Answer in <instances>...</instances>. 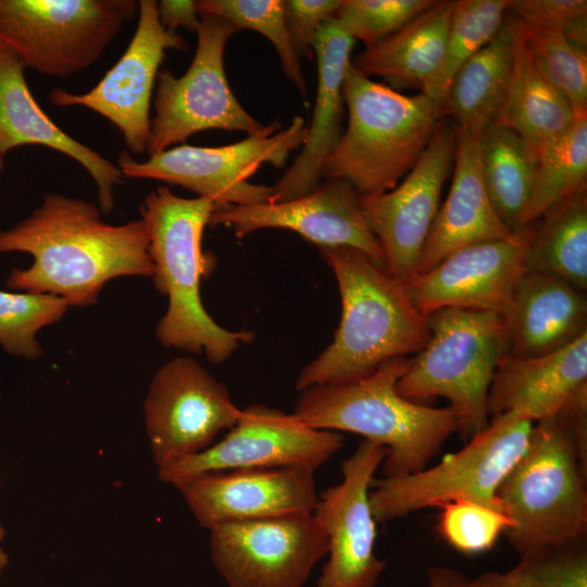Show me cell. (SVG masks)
I'll return each instance as SVG.
<instances>
[{
	"mask_svg": "<svg viewBox=\"0 0 587 587\" xmlns=\"http://www.w3.org/2000/svg\"><path fill=\"white\" fill-rule=\"evenodd\" d=\"M348 125L325 162L323 179L342 180L360 196L395 188L447 116L424 92L405 96L350 64L344 85Z\"/></svg>",
	"mask_w": 587,
	"mask_h": 587,
	"instance_id": "cell-5",
	"label": "cell"
},
{
	"mask_svg": "<svg viewBox=\"0 0 587 587\" xmlns=\"http://www.w3.org/2000/svg\"><path fill=\"white\" fill-rule=\"evenodd\" d=\"M483 179L491 203L507 227H520L528 202L537 157L511 128L491 122L478 136Z\"/></svg>",
	"mask_w": 587,
	"mask_h": 587,
	"instance_id": "cell-30",
	"label": "cell"
},
{
	"mask_svg": "<svg viewBox=\"0 0 587 587\" xmlns=\"http://www.w3.org/2000/svg\"><path fill=\"white\" fill-rule=\"evenodd\" d=\"M0 486H1V479H0Z\"/></svg>",
	"mask_w": 587,
	"mask_h": 587,
	"instance_id": "cell-45",
	"label": "cell"
},
{
	"mask_svg": "<svg viewBox=\"0 0 587 587\" xmlns=\"http://www.w3.org/2000/svg\"><path fill=\"white\" fill-rule=\"evenodd\" d=\"M434 0H342L334 20L369 49L435 4Z\"/></svg>",
	"mask_w": 587,
	"mask_h": 587,
	"instance_id": "cell-37",
	"label": "cell"
},
{
	"mask_svg": "<svg viewBox=\"0 0 587 587\" xmlns=\"http://www.w3.org/2000/svg\"><path fill=\"white\" fill-rule=\"evenodd\" d=\"M586 467L558 417L534 424L525 451L497 490L520 559L584 544Z\"/></svg>",
	"mask_w": 587,
	"mask_h": 587,
	"instance_id": "cell-6",
	"label": "cell"
},
{
	"mask_svg": "<svg viewBox=\"0 0 587 587\" xmlns=\"http://www.w3.org/2000/svg\"><path fill=\"white\" fill-rule=\"evenodd\" d=\"M174 487L208 530L226 523L309 515L319 498L314 471L302 466L213 471Z\"/></svg>",
	"mask_w": 587,
	"mask_h": 587,
	"instance_id": "cell-20",
	"label": "cell"
},
{
	"mask_svg": "<svg viewBox=\"0 0 587 587\" xmlns=\"http://www.w3.org/2000/svg\"><path fill=\"white\" fill-rule=\"evenodd\" d=\"M4 166V159H0V173L3 170Z\"/></svg>",
	"mask_w": 587,
	"mask_h": 587,
	"instance_id": "cell-44",
	"label": "cell"
},
{
	"mask_svg": "<svg viewBox=\"0 0 587 587\" xmlns=\"http://www.w3.org/2000/svg\"><path fill=\"white\" fill-rule=\"evenodd\" d=\"M513 62L514 35L505 17L497 35L455 74L445 102L447 116L477 132L495 122L508 92Z\"/></svg>",
	"mask_w": 587,
	"mask_h": 587,
	"instance_id": "cell-28",
	"label": "cell"
},
{
	"mask_svg": "<svg viewBox=\"0 0 587 587\" xmlns=\"http://www.w3.org/2000/svg\"><path fill=\"white\" fill-rule=\"evenodd\" d=\"M509 13L526 25L559 32L582 49L587 47L586 0H511Z\"/></svg>",
	"mask_w": 587,
	"mask_h": 587,
	"instance_id": "cell-39",
	"label": "cell"
},
{
	"mask_svg": "<svg viewBox=\"0 0 587 587\" xmlns=\"http://www.w3.org/2000/svg\"><path fill=\"white\" fill-rule=\"evenodd\" d=\"M344 446V436L316 429L296 414L264 404L241 409L227 435L205 450L158 470V478L175 486L213 471L302 466L315 471Z\"/></svg>",
	"mask_w": 587,
	"mask_h": 587,
	"instance_id": "cell-14",
	"label": "cell"
},
{
	"mask_svg": "<svg viewBox=\"0 0 587 587\" xmlns=\"http://www.w3.org/2000/svg\"><path fill=\"white\" fill-rule=\"evenodd\" d=\"M455 133L452 183L439 207L415 275L464 247L502 239L512 233L497 214L483 179L480 132L455 124Z\"/></svg>",
	"mask_w": 587,
	"mask_h": 587,
	"instance_id": "cell-24",
	"label": "cell"
},
{
	"mask_svg": "<svg viewBox=\"0 0 587 587\" xmlns=\"http://www.w3.org/2000/svg\"><path fill=\"white\" fill-rule=\"evenodd\" d=\"M25 66L0 42V159L14 148L43 146L70 157L93 179L102 213L114 207V188L123 174L110 160L63 132L37 103Z\"/></svg>",
	"mask_w": 587,
	"mask_h": 587,
	"instance_id": "cell-22",
	"label": "cell"
},
{
	"mask_svg": "<svg viewBox=\"0 0 587 587\" xmlns=\"http://www.w3.org/2000/svg\"><path fill=\"white\" fill-rule=\"evenodd\" d=\"M467 577L460 571L447 566H434L427 571L426 587H465Z\"/></svg>",
	"mask_w": 587,
	"mask_h": 587,
	"instance_id": "cell-42",
	"label": "cell"
},
{
	"mask_svg": "<svg viewBox=\"0 0 587 587\" xmlns=\"http://www.w3.org/2000/svg\"><path fill=\"white\" fill-rule=\"evenodd\" d=\"M526 271L551 273L586 290L587 189L559 201L534 222Z\"/></svg>",
	"mask_w": 587,
	"mask_h": 587,
	"instance_id": "cell-29",
	"label": "cell"
},
{
	"mask_svg": "<svg viewBox=\"0 0 587 587\" xmlns=\"http://www.w3.org/2000/svg\"><path fill=\"white\" fill-rule=\"evenodd\" d=\"M510 353L521 358L551 353L587 334V299L564 278L526 271L502 314Z\"/></svg>",
	"mask_w": 587,
	"mask_h": 587,
	"instance_id": "cell-25",
	"label": "cell"
},
{
	"mask_svg": "<svg viewBox=\"0 0 587 587\" xmlns=\"http://www.w3.org/2000/svg\"><path fill=\"white\" fill-rule=\"evenodd\" d=\"M209 225H223L237 238L262 228H285L320 247H351L386 268L383 250L370 230L360 195L342 180H325L310 192L283 202L217 207Z\"/></svg>",
	"mask_w": 587,
	"mask_h": 587,
	"instance_id": "cell-19",
	"label": "cell"
},
{
	"mask_svg": "<svg viewBox=\"0 0 587 587\" xmlns=\"http://www.w3.org/2000/svg\"><path fill=\"white\" fill-rule=\"evenodd\" d=\"M514 35L513 71L495 122L520 135L537 157L574 122L569 101L541 75L527 49L516 18L507 15Z\"/></svg>",
	"mask_w": 587,
	"mask_h": 587,
	"instance_id": "cell-27",
	"label": "cell"
},
{
	"mask_svg": "<svg viewBox=\"0 0 587 587\" xmlns=\"http://www.w3.org/2000/svg\"><path fill=\"white\" fill-rule=\"evenodd\" d=\"M386 453L364 439L342 462V480L317 498L312 515L326 535L328 560L316 587H374L379 579L385 563L375 553L370 491Z\"/></svg>",
	"mask_w": 587,
	"mask_h": 587,
	"instance_id": "cell-17",
	"label": "cell"
},
{
	"mask_svg": "<svg viewBox=\"0 0 587 587\" xmlns=\"http://www.w3.org/2000/svg\"><path fill=\"white\" fill-rule=\"evenodd\" d=\"M197 49L187 72L175 77L159 72L148 153H159L201 130H241L248 136L264 125L253 118L232 91L224 67L225 46L239 28L211 14H199Z\"/></svg>",
	"mask_w": 587,
	"mask_h": 587,
	"instance_id": "cell-11",
	"label": "cell"
},
{
	"mask_svg": "<svg viewBox=\"0 0 587 587\" xmlns=\"http://www.w3.org/2000/svg\"><path fill=\"white\" fill-rule=\"evenodd\" d=\"M149 238L141 220L110 224L92 202L50 192L29 216L0 230V254L25 252L27 268L7 277L12 291L50 294L67 304H95L116 277H152Z\"/></svg>",
	"mask_w": 587,
	"mask_h": 587,
	"instance_id": "cell-1",
	"label": "cell"
},
{
	"mask_svg": "<svg viewBox=\"0 0 587 587\" xmlns=\"http://www.w3.org/2000/svg\"><path fill=\"white\" fill-rule=\"evenodd\" d=\"M511 0H458L453 11L442 62L422 92L445 105L458 71L500 30Z\"/></svg>",
	"mask_w": 587,
	"mask_h": 587,
	"instance_id": "cell-32",
	"label": "cell"
},
{
	"mask_svg": "<svg viewBox=\"0 0 587 587\" xmlns=\"http://www.w3.org/2000/svg\"><path fill=\"white\" fill-rule=\"evenodd\" d=\"M440 509L438 532L452 548L466 554L490 549L510 527V520L500 507L461 499Z\"/></svg>",
	"mask_w": 587,
	"mask_h": 587,
	"instance_id": "cell-38",
	"label": "cell"
},
{
	"mask_svg": "<svg viewBox=\"0 0 587 587\" xmlns=\"http://www.w3.org/2000/svg\"><path fill=\"white\" fill-rule=\"evenodd\" d=\"M158 13L161 24L171 32L182 27L196 33L200 22L195 1L191 0H162L158 2Z\"/></svg>",
	"mask_w": 587,
	"mask_h": 587,
	"instance_id": "cell-41",
	"label": "cell"
},
{
	"mask_svg": "<svg viewBox=\"0 0 587 587\" xmlns=\"http://www.w3.org/2000/svg\"><path fill=\"white\" fill-rule=\"evenodd\" d=\"M135 13L134 0H0V42L25 68L65 78L97 62Z\"/></svg>",
	"mask_w": 587,
	"mask_h": 587,
	"instance_id": "cell-10",
	"label": "cell"
},
{
	"mask_svg": "<svg viewBox=\"0 0 587 587\" xmlns=\"http://www.w3.org/2000/svg\"><path fill=\"white\" fill-rule=\"evenodd\" d=\"M215 208L210 199L183 198L161 186L145 197L139 210L149 238L151 278L168 300L155 327L158 340L220 364L253 334L222 327L202 304L200 282L212 266V258L202 251V236Z\"/></svg>",
	"mask_w": 587,
	"mask_h": 587,
	"instance_id": "cell-3",
	"label": "cell"
},
{
	"mask_svg": "<svg viewBox=\"0 0 587 587\" xmlns=\"http://www.w3.org/2000/svg\"><path fill=\"white\" fill-rule=\"evenodd\" d=\"M240 412L226 386L198 361H167L154 373L143 402L153 463L160 470L205 450Z\"/></svg>",
	"mask_w": 587,
	"mask_h": 587,
	"instance_id": "cell-12",
	"label": "cell"
},
{
	"mask_svg": "<svg viewBox=\"0 0 587 587\" xmlns=\"http://www.w3.org/2000/svg\"><path fill=\"white\" fill-rule=\"evenodd\" d=\"M198 14L223 17L240 29H251L266 37L278 53L283 71L303 97L307 84L300 58L294 50L286 28L283 0H198Z\"/></svg>",
	"mask_w": 587,
	"mask_h": 587,
	"instance_id": "cell-35",
	"label": "cell"
},
{
	"mask_svg": "<svg viewBox=\"0 0 587 587\" xmlns=\"http://www.w3.org/2000/svg\"><path fill=\"white\" fill-rule=\"evenodd\" d=\"M534 223L508 237L464 247L404 284L413 305L428 315L454 308L503 314L526 272V252Z\"/></svg>",
	"mask_w": 587,
	"mask_h": 587,
	"instance_id": "cell-18",
	"label": "cell"
},
{
	"mask_svg": "<svg viewBox=\"0 0 587 587\" xmlns=\"http://www.w3.org/2000/svg\"><path fill=\"white\" fill-rule=\"evenodd\" d=\"M319 251L336 277L341 319L332 344L299 373L298 391L366 377L423 349L430 335L426 316L413 305L403 284L354 248Z\"/></svg>",
	"mask_w": 587,
	"mask_h": 587,
	"instance_id": "cell-2",
	"label": "cell"
},
{
	"mask_svg": "<svg viewBox=\"0 0 587 587\" xmlns=\"http://www.w3.org/2000/svg\"><path fill=\"white\" fill-rule=\"evenodd\" d=\"M5 535H7L5 528L0 523V576L3 574L4 570L7 569L9 564V554L3 548V541L5 539Z\"/></svg>",
	"mask_w": 587,
	"mask_h": 587,
	"instance_id": "cell-43",
	"label": "cell"
},
{
	"mask_svg": "<svg viewBox=\"0 0 587 587\" xmlns=\"http://www.w3.org/2000/svg\"><path fill=\"white\" fill-rule=\"evenodd\" d=\"M355 40L334 18L319 29L313 51L317 89L302 150L272 187V203L301 197L322 183L326 160L342 136L344 85Z\"/></svg>",
	"mask_w": 587,
	"mask_h": 587,
	"instance_id": "cell-21",
	"label": "cell"
},
{
	"mask_svg": "<svg viewBox=\"0 0 587 587\" xmlns=\"http://www.w3.org/2000/svg\"><path fill=\"white\" fill-rule=\"evenodd\" d=\"M170 49L186 51L188 42L161 24L158 1L140 0L134 36L100 82L83 93L58 87L48 98L58 107L78 105L95 111L120 129L129 151L148 152L152 93L165 51Z\"/></svg>",
	"mask_w": 587,
	"mask_h": 587,
	"instance_id": "cell-16",
	"label": "cell"
},
{
	"mask_svg": "<svg viewBox=\"0 0 587 587\" xmlns=\"http://www.w3.org/2000/svg\"><path fill=\"white\" fill-rule=\"evenodd\" d=\"M408 362L399 358L357 380L305 388L294 414L316 429L350 432L384 446L382 477L421 471L459 432L460 419L449 405L428 407L398 392Z\"/></svg>",
	"mask_w": 587,
	"mask_h": 587,
	"instance_id": "cell-4",
	"label": "cell"
},
{
	"mask_svg": "<svg viewBox=\"0 0 587 587\" xmlns=\"http://www.w3.org/2000/svg\"><path fill=\"white\" fill-rule=\"evenodd\" d=\"M465 587H587L585 544L522 558L511 570L467 579Z\"/></svg>",
	"mask_w": 587,
	"mask_h": 587,
	"instance_id": "cell-36",
	"label": "cell"
},
{
	"mask_svg": "<svg viewBox=\"0 0 587 587\" xmlns=\"http://www.w3.org/2000/svg\"><path fill=\"white\" fill-rule=\"evenodd\" d=\"M211 560L229 587H301L327 554V538L312 514L217 525Z\"/></svg>",
	"mask_w": 587,
	"mask_h": 587,
	"instance_id": "cell-15",
	"label": "cell"
},
{
	"mask_svg": "<svg viewBox=\"0 0 587 587\" xmlns=\"http://www.w3.org/2000/svg\"><path fill=\"white\" fill-rule=\"evenodd\" d=\"M587 388V334L557 351L521 358L508 352L499 362L488 394V412H514L532 422L557 417Z\"/></svg>",
	"mask_w": 587,
	"mask_h": 587,
	"instance_id": "cell-23",
	"label": "cell"
},
{
	"mask_svg": "<svg viewBox=\"0 0 587 587\" xmlns=\"http://www.w3.org/2000/svg\"><path fill=\"white\" fill-rule=\"evenodd\" d=\"M453 2L436 1L396 33L359 53L352 65L367 77H383L394 87L422 89L442 62Z\"/></svg>",
	"mask_w": 587,
	"mask_h": 587,
	"instance_id": "cell-26",
	"label": "cell"
},
{
	"mask_svg": "<svg viewBox=\"0 0 587 587\" xmlns=\"http://www.w3.org/2000/svg\"><path fill=\"white\" fill-rule=\"evenodd\" d=\"M533 426L534 422L514 412L495 415L464 448L436 465L374 478L370 504L375 521H391L461 499L500 507L497 490L525 451Z\"/></svg>",
	"mask_w": 587,
	"mask_h": 587,
	"instance_id": "cell-8",
	"label": "cell"
},
{
	"mask_svg": "<svg viewBox=\"0 0 587 587\" xmlns=\"http://www.w3.org/2000/svg\"><path fill=\"white\" fill-rule=\"evenodd\" d=\"M68 307L64 299L50 294L0 289V346L11 355L38 359L43 350L37 333L59 322Z\"/></svg>",
	"mask_w": 587,
	"mask_h": 587,
	"instance_id": "cell-34",
	"label": "cell"
},
{
	"mask_svg": "<svg viewBox=\"0 0 587 587\" xmlns=\"http://www.w3.org/2000/svg\"><path fill=\"white\" fill-rule=\"evenodd\" d=\"M516 21L541 75L569 101L575 115L587 114L586 49L575 46L559 32Z\"/></svg>",
	"mask_w": 587,
	"mask_h": 587,
	"instance_id": "cell-33",
	"label": "cell"
},
{
	"mask_svg": "<svg viewBox=\"0 0 587 587\" xmlns=\"http://www.w3.org/2000/svg\"><path fill=\"white\" fill-rule=\"evenodd\" d=\"M342 0L284 1L286 28L298 57L311 59L316 34L324 23L334 18Z\"/></svg>",
	"mask_w": 587,
	"mask_h": 587,
	"instance_id": "cell-40",
	"label": "cell"
},
{
	"mask_svg": "<svg viewBox=\"0 0 587 587\" xmlns=\"http://www.w3.org/2000/svg\"><path fill=\"white\" fill-rule=\"evenodd\" d=\"M274 121L247 138L220 147L175 146L136 161L123 151L117 167L124 177L177 185L210 199L215 207L270 202L272 187L250 183L263 164L282 168L291 151L305 140L308 126L301 116L290 124Z\"/></svg>",
	"mask_w": 587,
	"mask_h": 587,
	"instance_id": "cell-9",
	"label": "cell"
},
{
	"mask_svg": "<svg viewBox=\"0 0 587 587\" xmlns=\"http://www.w3.org/2000/svg\"><path fill=\"white\" fill-rule=\"evenodd\" d=\"M587 186V114L576 115L571 126L544 147L521 225L539 220L552 205Z\"/></svg>",
	"mask_w": 587,
	"mask_h": 587,
	"instance_id": "cell-31",
	"label": "cell"
},
{
	"mask_svg": "<svg viewBox=\"0 0 587 587\" xmlns=\"http://www.w3.org/2000/svg\"><path fill=\"white\" fill-rule=\"evenodd\" d=\"M429 338L409 359L398 392L422 403L442 397L471 439L489 424L488 394L500 360L510 352L503 316L491 311L447 308L426 315Z\"/></svg>",
	"mask_w": 587,
	"mask_h": 587,
	"instance_id": "cell-7",
	"label": "cell"
},
{
	"mask_svg": "<svg viewBox=\"0 0 587 587\" xmlns=\"http://www.w3.org/2000/svg\"><path fill=\"white\" fill-rule=\"evenodd\" d=\"M455 124L444 120L403 180L378 195L360 196L365 222L377 239L387 272L401 284L416 273L453 167Z\"/></svg>",
	"mask_w": 587,
	"mask_h": 587,
	"instance_id": "cell-13",
	"label": "cell"
}]
</instances>
